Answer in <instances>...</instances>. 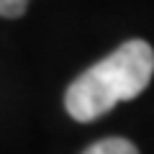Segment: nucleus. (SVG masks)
<instances>
[{"label":"nucleus","mask_w":154,"mask_h":154,"mask_svg":"<svg viewBox=\"0 0 154 154\" xmlns=\"http://www.w3.org/2000/svg\"><path fill=\"white\" fill-rule=\"evenodd\" d=\"M82 154H139V149L134 146L128 139H121V136H110V139H103V141L88 146Z\"/></svg>","instance_id":"f03ea898"},{"label":"nucleus","mask_w":154,"mask_h":154,"mask_svg":"<svg viewBox=\"0 0 154 154\" xmlns=\"http://www.w3.org/2000/svg\"><path fill=\"white\" fill-rule=\"evenodd\" d=\"M31 0H0V16L3 18H21Z\"/></svg>","instance_id":"7ed1b4c3"},{"label":"nucleus","mask_w":154,"mask_h":154,"mask_svg":"<svg viewBox=\"0 0 154 154\" xmlns=\"http://www.w3.org/2000/svg\"><path fill=\"white\" fill-rule=\"evenodd\" d=\"M152 75L154 49L141 38H131L67 88L64 108L80 123L98 121L118 103L141 95L152 82Z\"/></svg>","instance_id":"f257e3e1"}]
</instances>
